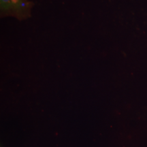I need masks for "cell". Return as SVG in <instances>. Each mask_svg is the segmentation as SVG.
Wrapping results in <instances>:
<instances>
[{
	"label": "cell",
	"instance_id": "obj_1",
	"mask_svg": "<svg viewBox=\"0 0 147 147\" xmlns=\"http://www.w3.org/2000/svg\"><path fill=\"white\" fill-rule=\"evenodd\" d=\"M1 16H12L23 20L31 16L33 3L27 0H0Z\"/></svg>",
	"mask_w": 147,
	"mask_h": 147
}]
</instances>
